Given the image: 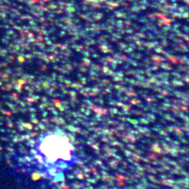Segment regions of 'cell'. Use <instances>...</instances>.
<instances>
[{
    "label": "cell",
    "mask_w": 189,
    "mask_h": 189,
    "mask_svg": "<svg viewBox=\"0 0 189 189\" xmlns=\"http://www.w3.org/2000/svg\"><path fill=\"white\" fill-rule=\"evenodd\" d=\"M35 157L42 166L48 170L55 172L65 170L73 161L74 146L64 131H49L36 142Z\"/></svg>",
    "instance_id": "1"
}]
</instances>
